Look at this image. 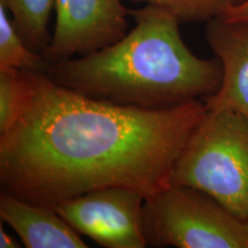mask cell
Segmentation results:
<instances>
[{"label": "cell", "mask_w": 248, "mask_h": 248, "mask_svg": "<svg viewBox=\"0 0 248 248\" xmlns=\"http://www.w3.org/2000/svg\"><path fill=\"white\" fill-rule=\"evenodd\" d=\"M20 116L0 133L1 191L54 208L120 186L150 199L170 185L172 167L207 111L204 100L146 109L98 100L27 71Z\"/></svg>", "instance_id": "6da1fadb"}, {"label": "cell", "mask_w": 248, "mask_h": 248, "mask_svg": "<svg viewBox=\"0 0 248 248\" xmlns=\"http://www.w3.org/2000/svg\"><path fill=\"white\" fill-rule=\"evenodd\" d=\"M129 13L135 27L122 39L91 54L49 62L46 75L86 97L146 109L215 94L223 78L221 61L192 53L175 15L153 5Z\"/></svg>", "instance_id": "7a4b0ae2"}, {"label": "cell", "mask_w": 248, "mask_h": 248, "mask_svg": "<svg viewBox=\"0 0 248 248\" xmlns=\"http://www.w3.org/2000/svg\"><path fill=\"white\" fill-rule=\"evenodd\" d=\"M170 185L202 191L248 221V116L207 109L175 161Z\"/></svg>", "instance_id": "3957f363"}, {"label": "cell", "mask_w": 248, "mask_h": 248, "mask_svg": "<svg viewBox=\"0 0 248 248\" xmlns=\"http://www.w3.org/2000/svg\"><path fill=\"white\" fill-rule=\"evenodd\" d=\"M142 232L151 247L248 248V221L190 186L169 185L145 199Z\"/></svg>", "instance_id": "277c9868"}, {"label": "cell", "mask_w": 248, "mask_h": 248, "mask_svg": "<svg viewBox=\"0 0 248 248\" xmlns=\"http://www.w3.org/2000/svg\"><path fill=\"white\" fill-rule=\"evenodd\" d=\"M145 198L131 188L111 186L86 192L54 207L74 230L106 248H144Z\"/></svg>", "instance_id": "5b68a950"}, {"label": "cell", "mask_w": 248, "mask_h": 248, "mask_svg": "<svg viewBox=\"0 0 248 248\" xmlns=\"http://www.w3.org/2000/svg\"><path fill=\"white\" fill-rule=\"evenodd\" d=\"M55 27L44 57L48 62L88 55L128 33L130 13L121 0H54Z\"/></svg>", "instance_id": "8992f818"}, {"label": "cell", "mask_w": 248, "mask_h": 248, "mask_svg": "<svg viewBox=\"0 0 248 248\" xmlns=\"http://www.w3.org/2000/svg\"><path fill=\"white\" fill-rule=\"evenodd\" d=\"M204 24L207 43L223 67L221 86L204 99L207 109H231L248 116V23L218 17Z\"/></svg>", "instance_id": "52a82bcc"}, {"label": "cell", "mask_w": 248, "mask_h": 248, "mask_svg": "<svg viewBox=\"0 0 248 248\" xmlns=\"http://www.w3.org/2000/svg\"><path fill=\"white\" fill-rule=\"evenodd\" d=\"M1 219L28 248H86L88 244L52 207L39 206L1 191Z\"/></svg>", "instance_id": "ba28073f"}, {"label": "cell", "mask_w": 248, "mask_h": 248, "mask_svg": "<svg viewBox=\"0 0 248 248\" xmlns=\"http://www.w3.org/2000/svg\"><path fill=\"white\" fill-rule=\"evenodd\" d=\"M0 5L13 15L15 27L27 44L44 55L52 38L48 21L54 0H0Z\"/></svg>", "instance_id": "9c48e42d"}, {"label": "cell", "mask_w": 248, "mask_h": 248, "mask_svg": "<svg viewBox=\"0 0 248 248\" xmlns=\"http://www.w3.org/2000/svg\"><path fill=\"white\" fill-rule=\"evenodd\" d=\"M7 12L0 5V68L45 73L49 62L27 44L14 22L9 20Z\"/></svg>", "instance_id": "30bf717a"}, {"label": "cell", "mask_w": 248, "mask_h": 248, "mask_svg": "<svg viewBox=\"0 0 248 248\" xmlns=\"http://www.w3.org/2000/svg\"><path fill=\"white\" fill-rule=\"evenodd\" d=\"M166 9L181 23H206L222 17L229 8L244 0H132Z\"/></svg>", "instance_id": "8fae6325"}, {"label": "cell", "mask_w": 248, "mask_h": 248, "mask_svg": "<svg viewBox=\"0 0 248 248\" xmlns=\"http://www.w3.org/2000/svg\"><path fill=\"white\" fill-rule=\"evenodd\" d=\"M27 93V71L0 68V133L11 129L20 116Z\"/></svg>", "instance_id": "7c38bea8"}, {"label": "cell", "mask_w": 248, "mask_h": 248, "mask_svg": "<svg viewBox=\"0 0 248 248\" xmlns=\"http://www.w3.org/2000/svg\"><path fill=\"white\" fill-rule=\"evenodd\" d=\"M221 18L230 21V22L248 23V0H244L240 4L232 6Z\"/></svg>", "instance_id": "4fadbf2b"}, {"label": "cell", "mask_w": 248, "mask_h": 248, "mask_svg": "<svg viewBox=\"0 0 248 248\" xmlns=\"http://www.w3.org/2000/svg\"><path fill=\"white\" fill-rule=\"evenodd\" d=\"M21 245L14 239V237L9 235L7 232L4 230L2 225L0 226V247L1 248H17Z\"/></svg>", "instance_id": "5bb4252c"}]
</instances>
